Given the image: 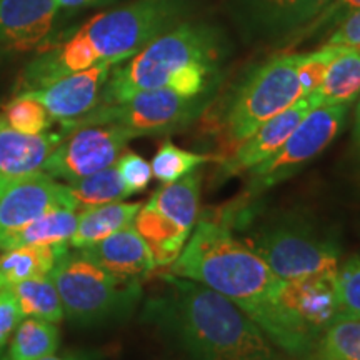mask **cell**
<instances>
[{"label": "cell", "instance_id": "cell-1", "mask_svg": "<svg viewBox=\"0 0 360 360\" xmlns=\"http://www.w3.org/2000/svg\"><path fill=\"white\" fill-rule=\"evenodd\" d=\"M165 274L188 278L232 300L281 347L282 330L276 305L282 278L236 237L227 225L197 220L186 247Z\"/></svg>", "mask_w": 360, "mask_h": 360}, {"label": "cell", "instance_id": "cell-2", "mask_svg": "<svg viewBox=\"0 0 360 360\" xmlns=\"http://www.w3.org/2000/svg\"><path fill=\"white\" fill-rule=\"evenodd\" d=\"M165 294L148 304L152 321L191 360H274L272 342L244 310L209 287L164 274Z\"/></svg>", "mask_w": 360, "mask_h": 360}, {"label": "cell", "instance_id": "cell-3", "mask_svg": "<svg viewBox=\"0 0 360 360\" xmlns=\"http://www.w3.org/2000/svg\"><path fill=\"white\" fill-rule=\"evenodd\" d=\"M220 40L207 25L180 24L147 44L127 58L122 67H112L98 105H110L146 90L169 89L182 70L192 65H217Z\"/></svg>", "mask_w": 360, "mask_h": 360}, {"label": "cell", "instance_id": "cell-4", "mask_svg": "<svg viewBox=\"0 0 360 360\" xmlns=\"http://www.w3.org/2000/svg\"><path fill=\"white\" fill-rule=\"evenodd\" d=\"M49 276L60 295L64 314L80 323L120 317L141 297V283L119 281L79 249L67 250Z\"/></svg>", "mask_w": 360, "mask_h": 360}, {"label": "cell", "instance_id": "cell-5", "mask_svg": "<svg viewBox=\"0 0 360 360\" xmlns=\"http://www.w3.org/2000/svg\"><path fill=\"white\" fill-rule=\"evenodd\" d=\"M297 60L299 53L270 58L238 85L222 120L227 146L236 148L260 125L304 97L297 77Z\"/></svg>", "mask_w": 360, "mask_h": 360}, {"label": "cell", "instance_id": "cell-6", "mask_svg": "<svg viewBox=\"0 0 360 360\" xmlns=\"http://www.w3.org/2000/svg\"><path fill=\"white\" fill-rule=\"evenodd\" d=\"M180 12L179 4L172 0H141L97 13L79 32L90 44L98 64L117 65L172 29L182 15Z\"/></svg>", "mask_w": 360, "mask_h": 360}, {"label": "cell", "instance_id": "cell-7", "mask_svg": "<svg viewBox=\"0 0 360 360\" xmlns=\"http://www.w3.org/2000/svg\"><path fill=\"white\" fill-rule=\"evenodd\" d=\"M240 240L282 281H299L339 269V247L297 220L262 224Z\"/></svg>", "mask_w": 360, "mask_h": 360}, {"label": "cell", "instance_id": "cell-8", "mask_svg": "<svg viewBox=\"0 0 360 360\" xmlns=\"http://www.w3.org/2000/svg\"><path fill=\"white\" fill-rule=\"evenodd\" d=\"M335 272L282 281L276 305L282 330L281 349L287 354L312 352L323 330L339 321Z\"/></svg>", "mask_w": 360, "mask_h": 360}, {"label": "cell", "instance_id": "cell-9", "mask_svg": "<svg viewBox=\"0 0 360 360\" xmlns=\"http://www.w3.org/2000/svg\"><path fill=\"white\" fill-rule=\"evenodd\" d=\"M205 97H184L170 89L139 92L127 101L97 105L92 112L70 125L65 132L80 125L114 124L129 130L134 137L164 135L184 129L204 110Z\"/></svg>", "mask_w": 360, "mask_h": 360}, {"label": "cell", "instance_id": "cell-10", "mask_svg": "<svg viewBox=\"0 0 360 360\" xmlns=\"http://www.w3.org/2000/svg\"><path fill=\"white\" fill-rule=\"evenodd\" d=\"M349 105L315 107L270 159L249 170V191L260 192L292 177L330 146L345 124Z\"/></svg>", "mask_w": 360, "mask_h": 360}, {"label": "cell", "instance_id": "cell-11", "mask_svg": "<svg viewBox=\"0 0 360 360\" xmlns=\"http://www.w3.org/2000/svg\"><path fill=\"white\" fill-rule=\"evenodd\" d=\"M132 139L129 130L114 124L70 129L49 157L44 172L67 182L101 172L119 160Z\"/></svg>", "mask_w": 360, "mask_h": 360}, {"label": "cell", "instance_id": "cell-12", "mask_svg": "<svg viewBox=\"0 0 360 360\" xmlns=\"http://www.w3.org/2000/svg\"><path fill=\"white\" fill-rule=\"evenodd\" d=\"M74 209L65 184L40 172L0 180V244L53 209Z\"/></svg>", "mask_w": 360, "mask_h": 360}, {"label": "cell", "instance_id": "cell-13", "mask_svg": "<svg viewBox=\"0 0 360 360\" xmlns=\"http://www.w3.org/2000/svg\"><path fill=\"white\" fill-rule=\"evenodd\" d=\"M112 67L115 65L102 62L90 69L53 80L44 87L25 90L24 94L37 98L47 109L52 120H58L62 125H70L101 103L102 90L105 87Z\"/></svg>", "mask_w": 360, "mask_h": 360}, {"label": "cell", "instance_id": "cell-14", "mask_svg": "<svg viewBox=\"0 0 360 360\" xmlns=\"http://www.w3.org/2000/svg\"><path fill=\"white\" fill-rule=\"evenodd\" d=\"M312 109H315L312 98L302 97L295 103H292L289 109L260 125L250 137H247L244 142H240L233 148L229 159L222 160L224 177L249 172L255 165L270 159L285 143L297 125L302 122L304 117Z\"/></svg>", "mask_w": 360, "mask_h": 360}, {"label": "cell", "instance_id": "cell-15", "mask_svg": "<svg viewBox=\"0 0 360 360\" xmlns=\"http://www.w3.org/2000/svg\"><path fill=\"white\" fill-rule=\"evenodd\" d=\"M57 0H0V45L15 52L39 49L53 29Z\"/></svg>", "mask_w": 360, "mask_h": 360}, {"label": "cell", "instance_id": "cell-16", "mask_svg": "<svg viewBox=\"0 0 360 360\" xmlns=\"http://www.w3.org/2000/svg\"><path fill=\"white\" fill-rule=\"evenodd\" d=\"M79 250H84L101 267L124 282L141 283L157 269L150 249L134 225Z\"/></svg>", "mask_w": 360, "mask_h": 360}, {"label": "cell", "instance_id": "cell-17", "mask_svg": "<svg viewBox=\"0 0 360 360\" xmlns=\"http://www.w3.org/2000/svg\"><path fill=\"white\" fill-rule=\"evenodd\" d=\"M65 134L64 129L39 135L22 134L0 115V180L44 172L49 157Z\"/></svg>", "mask_w": 360, "mask_h": 360}, {"label": "cell", "instance_id": "cell-18", "mask_svg": "<svg viewBox=\"0 0 360 360\" xmlns=\"http://www.w3.org/2000/svg\"><path fill=\"white\" fill-rule=\"evenodd\" d=\"M249 19L267 32H290L314 20L330 0H240Z\"/></svg>", "mask_w": 360, "mask_h": 360}, {"label": "cell", "instance_id": "cell-19", "mask_svg": "<svg viewBox=\"0 0 360 360\" xmlns=\"http://www.w3.org/2000/svg\"><path fill=\"white\" fill-rule=\"evenodd\" d=\"M142 204L139 202H112L97 207H90L79 212V222L69 245L74 249H87L96 245L112 233L134 225L135 215Z\"/></svg>", "mask_w": 360, "mask_h": 360}, {"label": "cell", "instance_id": "cell-20", "mask_svg": "<svg viewBox=\"0 0 360 360\" xmlns=\"http://www.w3.org/2000/svg\"><path fill=\"white\" fill-rule=\"evenodd\" d=\"M134 227L150 249L157 267H170L191 237V233L148 204L142 205L135 215Z\"/></svg>", "mask_w": 360, "mask_h": 360}, {"label": "cell", "instance_id": "cell-21", "mask_svg": "<svg viewBox=\"0 0 360 360\" xmlns=\"http://www.w3.org/2000/svg\"><path fill=\"white\" fill-rule=\"evenodd\" d=\"M147 204L191 233L199 220L200 174L195 170L172 184H165Z\"/></svg>", "mask_w": 360, "mask_h": 360}, {"label": "cell", "instance_id": "cell-22", "mask_svg": "<svg viewBox=\"0 0 360 360\" xmlns=\"http://www.w3.org/2000/svg\"><path fill=\"white\" fill-rule=\"evenodd\" d=\"M360 96V51L345 47L328 67L321 87L312 96L315 107L349 105Z\"/></svg>", "mask_w": 360, "mask_h": 360}, {"label": "cell", "instance_id": "cell-23", "mask_svg": "<svg viewBox=\"0 0 360 360\" xmlns=\"http://www.w3.org/2000/svg\"><path fill=\"white\" fill-rule=\"evenodd\" d=\"M79 222V212L72 209H53L25 225L22 231L7 237L0 249H17L25 245H64L69 244Z\"/></svg>", "mask_w": 360, "mask_h": 360}, {"label": "cell", "instance_id": "cell-24", "mask_svg": "<svg viewBox=\"0 0 360 360\" xmlns=\"http://www.w3.org/2000/svg\"><path fill=\"white\" fill-rule=\"evenodd\" d=\"M65 187L70 195L72 205L77 212H82L90 207L124 200L129 197L115 164L101 172L67 182Z\"/></svg>", "mask_w": 360, "mask_h": 360}, {"label": "cell", "instance_id": "cell-25", "mask_svg": "<svg viewBox=\"0 0 360 360\" xmlns=\"http://www.w3.org/2000/svg\"><path fill=\"white\" fill-rule=\"evenodd\" d=\"M60 332L53 322L24 317L8 344V360H40L56 354Z\"/></svg>", "mask_w": 360, "mask_h": 360}, {"label": "cell", "instance_id": "cell-26", "mask_svg": "<svg viewBox=\"0 0 360 360\" xmlns=\"http://www.w3.org/2000/svg\"><path fill=\"white\" fill-rule=\"evenodd\" d=\"M11 292L20 305L24 317H34L47 322H60L64 319L60 295L51 276L29 278L11 287Z\"/></svg>", "mask_w": 360, "mask_h": 360}, {"label": "cell", "instance_id": "cell-27", "mask_svg": "<svg viewBox=\"0 0 360 360\" xmlns=\"http://www.w3.org/2000/svg\"><path fill=\"white\" fill-rule=\"evenodd\" d=\"M312 360H360V319H339L323 330Z\"/></svg>", "mask_w": 360, "mask_h": 360}, {"label": "cell", "instance_id": "cell-28", "mask_svg": "<svg viewBox=\"0 0 360 360\" xmlns=\"http://www.w3.org/2000/svg\"><path fill=\"white\" fill-rule=\"evenodd\" d=\"M214 159L215 157L212 155L186 150V148H180L167 141L162 143L152 159V175L165 186V184H172L175 180L195 172L202 164Z\"/></svg>", "mask_w": 360, "mask_h": 360}, {"label": "cell", "instance_id": "cell-29", "mask_svg": "<svg viewBox=\"0 0 360 360\" xmlns=\"http://www.w3.org/2000/svg\"><path fill=\"white\" fill-rule=\"evenodd\" d=\"M0 115L12 129L22 134L39 135L47 132L52 125V117L37 98L20 92L11 102L4 105Z\"/></svg>", "mask_w": 360, "mask_h": 360}, {"label": "cell", "instance_id": "cell-30", "mask_svg": "<svg viewBox=\"0 0 360 360\" xmlns=\"http://www.w3.org/2000/svg\"><path fill=\"white\" fill-rule=\"evenodd\" d=\"M335 292L339 319H360V254L337 269Z\"/></svg>", "mask_w": 360, "mask_h": 360}, {"label": "cell", "instance_id": "cell-31", "mask_svg": "<svg viewBox=\"0 0 360 360\" xmlns=\"http://www.w3.org/2000/svg\"><path fill=\"white\" fill-rule=\"evenodd\" d=\"M344 49L345 47H337V45H323L322 49L315 52L299 53L297 77H299L304 97L312 96L315 90L321 87L328 67Z\"/></svg>", "mask_w": 360, "mask_h": 360}, {"label": "cell", "instance_id": "cell-32", "mask_svg": "<svg viewBox=\"0 0 360 360\" xmlns=\"http://www.w3.org/2000/svg\"><path fill=\"white\" fill-rule=\"evenodd\" d=\"M115 165L129 197L134 193L143 192L150 186V180L154 175H152L150 164L143 157L134 154V152H124L115 162Z\"/></svg>", "mask_w": 360, "mask_h": 360}, {"label": "cell", "instance_id": "cell-33", "mask_svg": "<svg viewBox=\"0 0 360 360\" xmlns=\"http://www.w3.org/2000/svg\"><path fill=\"white\" fill-rule=\"evenodd\" d=\"M22 319L24 314L11 289L0 290V354L6 350Z\"/></svg>", "mask_w": 360, "mask_h": 360}, {"label": "cell", "instance_id": "cell-34", "mask_svg": "<svg viewBox=\"0 0 360 360\" xmlns=\"http://www.w3.org/2000/svg\"><path fill=\"white\" fill-rule=\"evenodd\" d=\"M360 11V0H330L326 7L322 8L321 13L315 17L312 24L309 25V29L305 30V34L314 32V30H322L327 29L330 25H339L345 17L350 13Z\"/></svg>", "mask_w": 360, "mask_h": 360}, {"label": "cell", "instance_id": "cell-35", "mask_svg": "<svg viewBox=\"0 0 360 360\" xmlns=\"http://www.w3.org/2000/svg\"><path fill=\"white\" fill-rule=\"evenodd\" d=\"M327 45L360 49V11H355L337 25L327 40Z\"/></svg>", "mask_w": 360, "mask_h": 360}, {"label": "cell", "instance_id": "cell-36", "mask_svg": "<svg viewBox=\"0 0 360 360\" xmlns=\"http://www.w3.org/2000/svg\"><path fill=\"white\" fill-rule=\"evenodd\" d=\"M98 0H57L58 8H80L97 4Z\"/></svg>", "mask_w": 360, "mask_h": 360}, {"label": "cell", "instance_id": "cell-37", "mask_svg": "<svg viewBox=\"0 0 360 360\" xmlns=\"http://www.w3.org/2000/svg\"><path fill=\"white\" fill-rule=\"evenodd\" d=\"M354 143L360 148V101L357 103V109H355V119H354Z\"/></svg>", "mask_w": 360, "mask_h": 360}, {"label": "cell", "instance_id": "cell-38", "mask_svg": "<svg viewBox=\"0 0 360 360\" xmlns=\"http://www.w3.org/2000/svg\"><path fill=\"white\" fill-rule=\"evenodd\" d=\"M40 360H87L85 357H79V355H67V357H57V355H49V357H44Z\"/></svg>", "mask_w": 360, "mask_h": 360}, {"label": "cell", "instance_id": "cell-39", "mask_svg": "<svg viewBox=\"0 0 360 360\" xmlns=\"http://www.w3.org/2000/svg\"><path fill=\"white\" fill-rule=\"evenodd\" d=\"M98 2H101V0H98Z\"/></svg>", "mask_w": 360, "mask_h": 360}, {"label": "cell", "instance_id": "cell-40", "mask_svg": "<svg viewBox=\"0 0 360 360\" xmlns=\"http://www.w3.org/2000/svg\"><path fill=\"white\" fill-rule=\"evenodd\" d=\"M359 51H360V49H359Z\"/></svg>", "mask_w": 360, "mask_h": 360}]
</instances>
